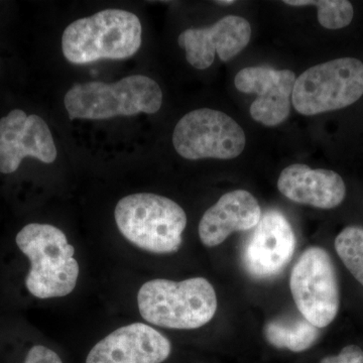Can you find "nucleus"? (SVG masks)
Listing matches in <instances>:
<instances>
[{"mask_svg": "<svg viewBox=\"0 0 363 363\" xmlns=\"http://www.w3.org/2000/svg\"><path fill=\"white\" fill-rule=\"evenodd\" d=\"M142 35V23L135 13L105 9L67 26L62 37V51L76 65L128 59L140 50Z\"/></svg>", "mask_w": 363, "mask_h": 363, "instance_id": "nucleus-1", "label": "nucleus"}, {"mask_svg": "<svg viewBox=\"0 0 363 363\" xmlns=\"http://www.w3.org/2000/svg\"><path fill=\"white\" fill-rule=\"evenodd\" d=\"M16 245L30 262L26 279L28 292L39 298L65 297L77 284L79 264L75 250L65 233L50 224L30 223L16 238Z\"/></svg>", "mask_w": 363, "mask_h": 363, "instance_id": "nucleus-2", "label": "nucleus"}, {"mask_svg": "<svg viewBox=\"0 0 363 363\" xmlns=\"http://www.w3.org/2000/svg\"><path fill=\"white\" fill-rule=\"evenodd\" d=\"M145 321L169 329H197L211 321L217 310L216 293L204 278L182 281L157 279L147 281L138 294Z\"/></svg>", "mask_w": 363, "mask_h": 363, "instance_id": "nucleus-3", "label": "nucleus"}, {"mask_svg": "<svg viewBox=\"0 0 363 363\" xmlns=\"http://www.w3.org/2000/svg\"><path fill=\"white\" fill-rule=\"evenodd\" d=\"M64 104L71 121H104L138 113L155 114L161 109V87L152 78L128 76L116 83L76 84L66 93Z\"/></svg>", "mask_w": 363, "mask_h": 363, "instance_id": "nucleus-4", "label": "nucleus"}, {"mask_svg": "<svg viewBox=\"0 0 363 363\" xmlns=\"http://www.w3.org/2000/svg\"><path fill=\"white\" fill-rule=\"evenodd\" d=\"M119 231L133 245L152 253L176 252L187 216L173 200L150 193L126 196L114 211Z\"/></svg>", "mask_w": 363, "mask_h": 363, "instance_id": "nucleus-5", "label": "nucleus"}, {"mask_svg": "<svg viewBox=\"0 0 363 363\" xmlns=\"http://www.w3.org/2000/svg\"><path fill=\"white\" fill-rule=\"evenodd\" d=\"M363 95V64L341 58L312 67L297 78L292 104L303 116H316L355 104Z\"/></svg>", "mask_w": 363, "mask_h": 363, "instance_id": "nucleus-6", "label": "nucleus"}, {"mask_svg": "<svg viewBox=\"0 0 363 363\" xmlns=\"http://www.w3.org/2000/svg\"><path fill=\"white\" fill-rule=\"evenodd\" d=\"M247 143L245 131L223 112L196 109L182 117L173 135V145L182 157L231 160L240 156Z\"/></svg>", "mask_w": 363, "mask_h": 363, "instance_id": "nucleus-7", "label": "nucleus"}, {"mask_svg": "<svg viewBox=\"0 0 363 363\" xmlns=\"http://www.w3.org/2000/svg\"><path fill=\"white\" fill-rule=\"evenodd\" d=\"M290 288L302 316L317 328L335 319L339 309L337 277L326 250H306L293 267Z\"/></svg>", "mask_w": 363, "mask_h": 363, "instance_id": "nucleus-8", "label": "nucleus"}, {"mask_svg": "<svg viewBox=\"0 0 363 363\" xmlns=\"http://www.w3.org/2000/svg\"><path fill=\"white\" fill-rule=\"evenodd\" d=\"M26 157L52 164L57 159L56 145L42 117L13 109L0 119V173H14Z\"/></svg>", "mask_w": 363, "mask_h": 363, "instance_id": "nucleus-9", "label": "nucleus"}, {"mask_svg": "<svg viewBox=\"0 0 363 363\" xmlns=\"http://www.w3.org/2000/svg\"><path fill=\"white\" fill-rule=\"evenodd\" d=\"M296 238L292 226L279 211L267 212L243 250V266L257 279L276 277L292 259Z\"/></svg>", "mask_w": 363, "mask_h": 363, "instance_id": "nucleus-10", "label": "nucleus"}, {"mask_svg": "<svg viewBox=\"0 0 363 363\" xmlns=\"http://www.w3.org/2000/svg\"><path fill=\"white\" fill-rule=\"evenodd\" d=\"M295 73L267 66L248 67L236 74L234 85L242 93H255L257 99L250 106V116L266 126H277L291 113V98Z\"/></svg>", "mask_w": 363, "mask_h": 363, "instance_id": "nucleus-11", "label": "nucleus"}, {"mask_svg": "<svg viewBox=\"0 0 363 363\" xmlns=\"http://www.w3.org/2000/svg\"><path fill=\"white\" fill-rule=\"evenodd\" d=\"M252 26L241 16H224L206 28H188L179 35L178 45L185 50L186 59L198 70H205L213 64L215 54L221 61L238 56L250 43Z\"/></svg>", "mask_w": 363, "mask_h": 363, "instance_id": "nucleus-12", "label": "nucleus"}, {"mask_svg": "<svg viewBox=\"0 0 363 363\" xmlns=\"http://www.w3.org/2000/svg\"><path fill=\"white\" fill-rule=\"evenodd\" d=\"M171 350L169 339L156 329L133 323L99 341L91 350L86 363H162Z\"/></svg>", "mask_w": 363, "mask_h": 363, "instance_id": "nucleus-13", "label": "nucleus"}, {"mask_svg": "<svg viewBox=\"0 0 363 363\" xmlns=\"http://www.w3.org/2000/svg\"><path fill=\"white\" fill-rule=\"evenodd\" d=\"M260 218L259 202L250 192L231 191L203 215L199 223L200 240L208 247H217L231 233L255 228Z\"/></svg>", "mask_w": 363, "mask_h": 363, "instance_id": "nucleus-14", "label": "nucleus"}, {"mask_svg": "<svg viewBox=\"0 0 363 363\" xmlns=\"http://www.w3.org/2000/svg\"><path fill=\"white\" fill-rule=\"evenodd\" d=\"M278 188L291 201L320 209L337 207L346 194L345 184L337 173L301 164H291L281 172Z\"/></svg>", "mask_w": 363, "mask_h": 363, "instance_id": "nucleus-15", "label": "nucleus"}, {"mask_svg": "<svg viewBox=\"0 0 363 363\" xmlns=\"http://www.w3.org/2000/svg\"><path fill=\"white\" fill-rule=\"evenodd\" d=\"M264 335L274 347L302 352L316 342L319 330L304 317L283 318L269 322Z\"/></svg>", "mask_w": 363, "mask_h": 363, "instance_id": "nucleus-16", "label": "nucleus"}, {"mask_svg": "<svg viewBox=\"0 0 363 363\" xmlns=\"http://www.w3.org/2000/svg\"><path fill=\"white\" fill-rule=\"evenodd\" d=\"M291 6H316L320 25L328 30L345 28L353 18L352 4L346 0H286Z\"/></svg>", "mask_w": 363, "mask_h": 363, "instance_id": "nucleus-17", "label": "nucleus"}, {"mask_svg": "<svg viewBox=\"0 0 363 363\" xmlns=\"http://www.w3.org/2000/svg\"><path fill=\"white\" fill-rule=\"evenodd\" d=\"M335 250L345 267L363 286V228L343 229L335 240Z\"/></svg>", "mask_w": 363, "mask_h": 363, "instance_id": "nucleus-18", "label": "nucleus"}, {"mask_svg": "<svg viewBox=\"0 0 363 363\" xmlns=\"http://www.w3.org/2000/svg\"><path fill=\"white\" fill-rule=\"evenodd\" d=\"M320 363H363V350L357 345H348L336 357H325Z\"/></svg>", "mask_w": 363, "mask_h": 363, "instance_id": "nucleus-19", "label": "nucleus"}, {"mask_svg": "<svg viewBox=\"0 0 363 363\" xmlns=\"http://www.w3.org/2000/svg\"><path fill=\"white\" fill-rule=\"evenodd\" d=\"M25 363H63V362L55 351L43 345H35L28 351Z\"/></svg>", "mask_w": 363, "mask_h": 363, "instance_id": "nucleus-20", "label": "nucleus"}, {"mask_svg": "<svg viewBox=\"0 0 363 363\" xmlns=\"http://www.w3.org/2000/svg\"><path fill=\"white\" fill-rule=\"evenodd\" d=\"M217 4H221V6H230V4H235V1L233 0H226V1H215Z\"/></svg>", "mask_w": 363, "mask_h": 363, "instance_id": "nucleus-21", "label": "nucleus"}]
</instances>
